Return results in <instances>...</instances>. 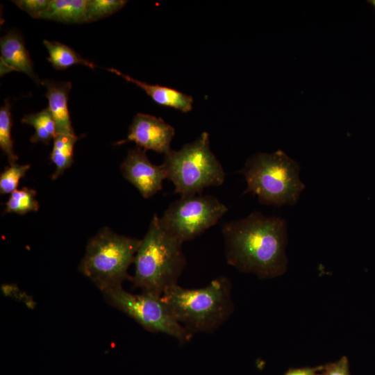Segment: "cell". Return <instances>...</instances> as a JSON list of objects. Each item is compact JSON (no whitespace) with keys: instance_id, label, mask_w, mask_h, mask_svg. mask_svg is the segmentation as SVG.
<instances>
[{"instance_id":"6da1fadb","label":"cell","mask_w":375,"mask_h":375,"mask_svg":"<svg viewBox=\"0 0 375 375\" xmlns=\"http://www.w3.org/2000/svg\"><path fill=\"white\" fill-rule=\"evenodd\" d=\"M228 264L260 278L283 274L287 269L288 226L280 217L253 212L222 228Z\"/></svg>"},{"instance_id":"7a4b0ae2","label":"cell","mask_w":375,"mask_h":375,"mask_svg":"<svg viewBox=\"0 0 375 375\" xmlns=\"http://www.w3.org/2000/svg\"><path fill=\"white\" fill-rule=\"evenodd\" d=\"M231 290V281L219 276L201 288L175 284L164 292L161 299L175 319L193 335L215 331L231 316L234 310Z\"/></svg>"},{"instance_id":"3957f363","label":"cell","mask_w":375,"mask_h":375,"mask_svg":"<svg viewBox=\"0 0 375 375\" xmlns=\"http://www.w3.org/2000/svg\"><path fill=\"white\" fill-rule=\"evenodd\" d=\"M183 243L169 234L154 215L136 252L131 281L143 292L161 297L177 284L185 265Z\"/></svg>"},{"instance_id":"277c9868","label":"cell","mask_w":375,"mask_h":375,"mask_svg":"<svg viewBox=\"0 0 375 375\" xmlns=\"http://www.w3.org/2000/svg\"><path fill=\"white\" fill-rule=\"evenodd\" d=\"M239 173L247 183L244 193H252L265 205H294L306 187L299 163L281 150L253 155Z\"/></svg>"},{"instance_id":"5b68a950","label":"cell","mask_w":375,"mask_h":375,"mask_svg":"<svg viewBox=\"0 0 375 375\" xmlns=\"http://www.w3.org/2000/svg\"><path fill=\"white\" fill-rule=\"evenodd\" d=\"M141 240L119 235L108 227L101 228L88 241L79 271L101 292L122 286Z\"/></svg>"},{"instance_id":"8992f818","label":"cell","mask_w":375,"mask_h":375,"mask_svg":"<svg viewBox=\"0 0 375 375\" xmlns=\"http://www.w3.org/2000/svg\"><path fill=\"white\" fill-rule=\"evenodd\" d=\"M167 178L181 197L201 194L208 187L219 186L225 180L224 169L210 147L209 134L203 132L179 150H171L162 163Z\"/></svg>"},{"instance_id":"52a82bcc","label":"cell","mask_w":375,"mask_h":375,"mask_svg":"<svg viewBox=\"0 0 375 375\" xmlns=\"http://www.w3.org/2000/svg\"><path fill=\"white\" fill-rule=\"evenodd\" d=\"M108 302L133 319L147 331L161 333L186 344L193 337L174 317L161 297L151 293L133 294L122 286L101 291Z\"/></svg>"},{"instance_id":"ba28073f","label":"cell","mask_w":375,"mask_h":375,"mask_svg":"<svg viewBox=\"0 0 375 375\" xmlns=\"http://www.w3.org/2000/svg\"><path fill=\"white\" fill-rule=\"evenodd\" d=\"M227 210L212 195L181 197L169 206L159 221L169 234L183 243L215 225Z\"/></svg>"},{"instance_id":"9c48e42d","label":"cell","mask_w":375,"mask_h":375,"mask_svg":"<svg viewBox=\"0 0 375 375\" xmlns=\"http://www.w3.org/2000/svg\"><path fill=\"white\" fill-rule=\"evenodd\" d=\"M174 135V128L161 117L138 113L129 126L126 139L116 144L133 142L145 151L152 150L165 155L172 150L170 144Z\"/></svg>"},{"instance_id":"30bf717a","label":"cell","mask_w":375,"mask_h":375,"mask_svg":"<svg viewBox=\"0 0 375 375\" xmlns=\"http://www.w3.org/2000/svg\"><path fill=\"white\" fill-rule=\"evenodd\" d=\"M146 151L138 147L129 149L120 165V170L124 178L133 184L144 198L149 199L162 189L167 174L162 164L156 165L151 162Z\"/></svg>"},{"instance_id":"8fae6325","label":"cell","mask_w":375,"mask_h":375,"mask_svg":"<svg viewBox=\"0 0 375 375\" xmlns=\"http://www.w3.org/2000/svg\"><path fill=\"white\" fill-rule=\"evenodd\" d=\"M0 51L1 76L16 71L26 74L37 83L40 82L24 40L17 31L12 30L1 38Z\"/></svg>"},{"instance_id":"7c38bea8","label":"cell","mask_w":375,"mask_h":375,"mask_svg":"<svg viewBox=\"0 0 375 375\" xmlns=\"http://www.w3.org/2000/svg\"><path fill=\"white\" fill-rule=\"evenodd\" d=\"M40 83L47 89L45 95L49 101L48 108L55 122L56 134H75L68 109L72 83L49 79L43 80Z\"/></svg>"},{"instance_id":"4fadbf2b","label":"cell","mask_w":375,"mask_h":375,"mask_svg":"<svg viewBox=\"0 0 375 375\" xmlns=\"http://www.w3.org/2000/svg\"><path fill=\"white\" fill-rule=\"evenodd\" d=\"M107 69L122 77L126 81L136 85L143 90L155 103L160 106L170 107L183 112H188L192 109L193 98L190 95L171 88L142 82L114 68Z\"/></svg>"},{"instance_id":"5bb4252c","label":"cell","mask_w":375,"mask_h":375,"mask_svg":"<svg viewBox=\"0 0 375 375\" xmlns=\"http://www.w3.org/2000/svg\"><path fill=\"white\" fill-rule=\"evenodd\" d=\"M87 0H51L40 19L65 24L86 23Z\"/></svg>"},{"instance_id":"9a60e30c","label":"cell","mask_w":375,"mask_h":375,"mask_svg":"<svg viewBox=\"0 0 375 375\" xmlns=\"http://www.w3.org/2000/svg\"><path fill=\"white\" fill-rule=\"evenodd\" d=\"M43 44L49 52L47 60L56 69H66L74 65H85L91 69L97 67L94 62L83 58L65 44L48 40H44Z\"/></svg>"},{"instance_id":"2e32d148","label":"cell","mask_w":375,"mask_h":375,"mask_svg":"<svg viewBox=\"0 0 375 375\" xmlns=\"http://www.w3.org/2000/svg\"><path fill=\"white\" fill-rule=\"evenodd\" d=\"M78 140L76 134H56L53 138V149L50 154L51 162L56 165V170L51 178L56 180L71 167L74 161V149Z\"/></svg>"},{"instance_id":"e0dca14e","label":"cell","mask_w":375,"mask_h":375,"mask_svg":"<svg viewBox=\"0 0 375 375\" xmlns=\"http://www.w3.org/2000/svg\"><path fill=\"white\" fill-rule=\"evenodd\" d=\"M22 122L35 128V133L30 138L33 143L49 144L56 136L55 122L48 107L36 113L24 115Z\"/></svg>"},{"instance_id":"ac0fdd59","label":"cell","mask_w":375,"mask_h":375,"mask_svg":"<svg viewBox=\"0 0 375 375\" xmlns=\"http://www.w3.org/2000/svg\"><path fill=\"white\" fill-rule=\"evenodd\" d=\"M37 192L31 188L24 187L16 190L10 195L6 203L3 213L24 215L29 212H35L39 209V203L36 199Z\"/></svg>"},{"instance_id":"d6986e66","label":"cell","mask_w":375,"mask_h":375,"mask_svg":"<svg viewBox=\"0 0 375 375\" xmlns=\"http://www.w3.org/2000/svg\"><path fill=\"white\" fill-rule=\"evenodd\" d=\"M11 128V106L9 100L6 99L0 108V148L7 156L10 164L15 163L18 159L14 151Z\"/></svg>"},{"instance_id":"ffe728a7","label":"cell","mask_w":375,"mask_h":375,"mask_svg":"<svg viewBox=\"0 0 375 375\" xmlns=\"http://www.w3.org/2000/svg\"><path fill=\"white\" fill-rule=\"evenodd\" d=\"M126 3L124 0H87L86 23L111 15L120 10Z\"/></svg>"},{"instance_id":"44dd1931","label":"cell","mask_w":375,"mask_h":375,"mask_svg":"<svg viewBox=\"0 0 375 375\" xmlns=\"http://www.w3.org/2000/svg\"><path fill=\"white\" fill-rule=\"evenodd\" d=\"M29 164H10L0 174V192L2 194H11L17 190L19 182L30 169Z\"/></svg>"},{"instance_id":"7402d4cb","label":"cell","mask_w":375,"mask_h":375,"mask_svg":"<svg viewBox=\"0 0 375 375\" xmlns=\"http://www.w3.org/2000/svg\"><path fill=\"white\" fill-rule=\"evenodd\" d=\"M12 2L33 18L40 19L51 0H15Z\"/></svg>"},{"instance_id":"603a6c76","label":"cell","mask_w":375,"mask_h":375,"mask_svg":"<svg viewBox=\"0 0 375 375\" xmlns=\"http://www.w3.org/2000/svg\"><path fill=\"white\" fill-rule=\"evenodd\" d=\"M322 372L318 375H350L348 358L343 356L336 362L326 364Z\"/></svg>"},{"instance_id":"cb8c5ba5","label":"cell","mask_w":375,"mask_h":375,"mask_svg":"<svg viewBox=\"0 0 375 375\" xmlns=\"http://www.w3.org/2000/svg\"><path fill=\"white\" fill-rule=\"evenodd\" d=\"M323 369V365L314 367L290 368L284 375H318V372Z\"/></svg>"},{"instance_id":"d4e9b609","label":"cell","mask_w":375,"mask_h":375,"mask_svg":"<svg viewBox=\"0 0 375 375\" xmlns=\"http://www.w3.org/2000/svg\"><path fill=\"white\" fill-rule=\"evenodd\" d=\"M368 2H369L375 8V0L368 1Z\"/></svg>"}]
</instances>
